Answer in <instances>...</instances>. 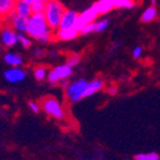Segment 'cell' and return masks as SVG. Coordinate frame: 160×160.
I'll return each instance as SVG.
<instances>
[{
	"instance_id": "12",
	"label": "cell",
	"mask_w": 160,
	"mask_h": 160,
	"mask_svg": "<svg viewBox=\"0 0 160 160\" xmlns=\"http://www.w3.org/2000/svg\"><path fill=\"white\" fill-rule=\"evenodd\" d=\"M15 12L18 16H22L24 18H29L32 13V3L27 2L25 0H17L16 1V7H15Z\"/></svg>"
},
{
	"instance_id": "3",
	"label": "cell",
	"mask_w": 160,
	"mask_h": 160,
	"mask_svg": "<svg viewBox=\"0 0 160 160\" xmlns=\"http://www.w3.org/2000/svg\"><path fill=\"white\" fill-rule=\"evenodd\" d=\"M40 108L47 115L54 118L56 120H63L65 118L64 109L62 107L61 102L53 96H46L40 101Z\"/></svg>"
},
{
	"instance_id": "8",
	"label": "cell",
	"mask_w": 160,
	"mask_h": 160,
	"mask_svg": "<svg viewBox=\"0 0 160 160\" xmlns=\"http://www.w3.org/2000/svg\"><path fill=\"white\" fill-rule=\"evenodd\" d=\"M18 32L13 29L10 25H6L3 26L2 30H1V43L6 47H12L17 43H19L18 40Z\"/></svg>"
},
{
	"instance_id": "21",
	"label": "cell",
	"mask_w": 160,
	"mask_h": 160,
	"mask_svg": "<svg viewBox=\"0 0 160 160\" xmlns=\"http://www.w3.org/2000/svg\"><path fill=\"white\" fill-rule=\"evenodd\" d=\"M46 7V1L45 0H38L36 2H34L32 5V12L34 13H44V10H45Z\"/></svg>"
},
{
	"instance_id": "26",
	"label": "cell",
	"mask_w": 160,
	"mask_h": 160,
	"mask_svg": "<svg viewBox=\"0 0 160 160\" xmlns=\"http://www.w3.org/2000/svg\"><path fill=\"white\" fill-rule=\"evenodd\" d=\"M142 53H143V48H142L141 46H136V47L133 48V51H132V57L136 59L140 58Z\"/></svg>"
},
{
	"instance_id": "20",
	"label": "cell",
	"mask_w": 160,
	"mask_h": 160,
	"mask_svg": "<svg viewBox=\"0 0 160 160\" xmlns=\"http://www.w3.org/2000/svg\"><path fill=\"white\" fill-rule=\"evenodd\" d=\"M136 160H159L160 157L157 152H146V153H138L134 156Z\"/></svg>"
},
{
	"instance_id": "17",
	"label": "cell",
	"mask_w": 160,
	"mask_h": 160,
	"mask_svg": "<svg viewBox=\"0 0 160 160\" xmlns=\"http://www.w3.org/2000/svg\"><path fill=\"white\" fill-rule=\"evenodd\" d=\"M157 16H158L157 8H156V6L151 5L142 12L140 20H141L142 22H153L155 19H157Z\"/></svg>"
},
{
	"instance_id": "25",
	"label": "cell",
	"mask_w": 160,
	"mask_h": 160,
	"mask_svg": "<svg viewBox=\"0 0 160 160\" xmlns=\"http://www.w3.org/2000/svg\"><path fill=\"white\" fill-rule=\"evenodd\" d=\"M95 32V22H91V24L86 25L84 28L80 32V34L82 35H88V34H91V32Z\"/></svg>"
},
{
	"instance_id": "27",
	"label": "cell",
	"mask_w": 160,
	"mask_h": 160,
	"mask_svg": "<svg viewBox=\"0 0 160 160\" xmlns=\"http://www.w3.org/2000/svg\"><path fill=\"white\" fill-rule=\"evenodd\" d=\"M28 107H29V109L32 110V112L34 113H38L40 111V104H37L36 102H34V101H29L28 102Z\"/></svg>"
},
{
	"instance_id": "6",
	"label": "cell",
	"mask_w": 160,
	"mask_h": 160,
	"mask_svg": "<svg viewBox=\"0 0 160 160\" xmlns=\"http://www.w3.org/2000/svg\"><path fill=\"white\" fill-rule=\"evenodd\" d=\"M73 73V67L67 65L66 63L63 65H58V66L54 67L49 71L47 76L48 82L51 84H57V83L62 82V81L68 78Z\"/></svg>"
},
{
	"instance_id": "24",
	"label": "cell",
	"mask_w": 160,
	"mask_h": 160,
	"mask_svg": "<svg viewBox=\"0 0 160 160\" xmlns=\"http://www.w3.org/2000/svg\"><path fill=\"white\" fill-rule=\"evenodd\" d=\"M110 24V20L109 19H102L100 22H95V32H104V30L107 29L108 26Z\"/></svg>"
},
{
	"instance_id": "10",
	"label": "cell",
	"mask_w": 160,
	"mask_h": 160,
	"mask_svg": "<svg viewBox=\"0 0 160 160\" xmlns=\"http://www.w3.org/2000/svg\"><path fill=\"white\" fill-rule=\"evenodd\" d=\"M78 13L75 10L72 9H66L63 15V18H62L61 25H59V28L61 29H68V28H75V25H76V20H78ZM58 28V29H59Z\"/></svg>"
},
{
	"instance_id": "13",
	"label": "cell",
	"mask_w": 160,
	"mask_h": 160,
	"mask_svg": "<svg viewBox=\"0 0 160 160\" xmlns=\"http://www.w3.org/2000/svg\"><path fill=\"white\" fill-rule=\"evenodd\" d=\"M103 85H104L103 81L100 80V78H94L91 82H88L85 90V94H84L85 98H88V96L95 94L96 92L101 91L102 88H103Z\"/></svg>"
},
{
	"instance_id": "29",
	"label": "cell",
	"mask_w": 160,
	"mask_h": 160,
	"mask_svg": "<svg viewBox=\"0 0 160 160\" xmlns=\"http://www.w3.org/2000/svg\"><path fill=\"white\" fill-rule=\"evenodd\" d=\"M108 93L111 94V95L115 94V93H117V88H114V86H112V88H110L109 90H108Z\"/></svg>"
},
{
	"instance_id": "1",
	"label": "cell",
	"mask_w": 160,
	"mask_h": 160,
	"mask_svg": "<svg viewBox=\"0 0 160 160\" xmlns=\"http://www.w3.org/2000/svg\"><path fill=\"white\" fill-rule=\"evenodd\" d=\"M65 10L66 8L59 0H48L46 2L44 15L48 22V26L51 27V29H53L54 32H56L59 28Z\"/></svg>"
},
{
	"instance_id": "30",
	"label": "cell",
	"mask_w": 160,
	"mask_h": 160,
	"mask_svg": "<svg viewBox=\"0 0 160 160\" xmlns=\"http://www.w3.org/2000/svg\"><path fill=\"white\" fill-rule=\"evenodd\" d=\"M25 1H27V2H29V3H34V2H36V1H38V0H25Z\"/></svg>"
},
{
	"instance_id": "11",
	"label": "cell",
	"mask_w": 160,
	"mask_h": 160,
	"mask_svg": "<svg viewBox=\"0 0 160 160\" xmlns=\"http://www.w3.org/2000/svg\"><path fill=\"white\" fill-rule=\"evenodd\" d=\"M80 34L78 30L75 28H68V29H57L54 32V38L57 40H63V42H68V40L74 39L75 37H78V35Z\"/></svg>"
},
{
	"instance_id": "5",
	"label": "cell",
	"mask_w": 160,
	"mask_h": 160,
	"mask_svg": "<svg viewBox=\"0 0 160 160\" xmlns=\"http://www.w3.org/2000/svg\"><path fill=\"white\" fill-rule=\"evenodd\" d=\"M99 16H100V12H99V10H98V8H96V5L93 3V5L90 6V7H88V9H85L83 12L78 13L76 25H75V29L81 32L86 25L95 22V19Z\"/></svg>"
},
{
	"instance_id": "7",
	"label": "cell",
	"mask_w": 160,
	"mask_h": 160,
	"mask_svg": "<svg viewBox=\"0 0 160 160\" xmlns=\"http://www.w3.org/2000/svg\"><path fill=\"white\" fill-rule=\"evenodd\" d=\"M2 22H7L13 29L18 32H27L28 28V18H24L22 16H18L15 11L8 15L7 17L2 18Z\"/></svg>"
},
{
	"instance_id": "28",
	"label": "cell",
	"mask_w": 160,
	"mask_h": 160,
	"mask_svg": "<svg viewBox=\"0 0 160 160\" xmlns=\"http://www.w3.org/2000/svg\"><path fill=\"white\" fill-rule=\"evenodd\" d=\"M35 55H36V56H38V57H42L44 55V52L38 48V49H36V51H35Z\"/></svg>"
},
{
	"instance_id": "22",
	"label": "cell",
	"mask_w": 160,
	"mask_h": 160,
	"mask_svg": "<svg viewBox=\"0 0 160 160\" xmlns=\"http://www.w3.org/2000/svg\"><path fill=\"white\" fill-rule=\"evenodd\" d=\"M80 62H81L80 54L73 53V54H71V55H68V57H67V59H66V64L69 65L71 67H74L80 64Z\"/></svg>"
},
{
	"instance_id": "18",
	"label": "cell",
	"mask_w": 160,
	"mask_h": 160,
	"mask_svg": "<svg viewBox=\"0 0 160 160\" xmlns=\"http://www.w3.org/2000/svg\"><path fill=\"white\" fill-rule=\"evenodd\" d=\"M136 6V0H114V7L118 9H130Z\"/></svg>"
},
{
	"instance_id": "16",
	"label": "cell",
	"mask_w": 160,
	"mask_h": 160,
	"mask_svg": "<svg viewBox=\"0 0 160 160\" xmlns=\"http://www.w3.org/2000/svg\"><path fill=\"white\" fill-rule=\"evenodd\" d=\"M96 8L99 10L100 15H105L109 13L111 10L115 8L114 7V0H99L95 2Z\"/></svg>"
},
{
	"instance_id": "14",
	"label": "cell",
	"mask_w": 160,
	"mask_h": 160,
	"mask_svg": "<svg viewBox=\"0 0 160 160\" xmlns=\"http://www.w3.org/2000/svg\"><path fill=\"white\" fill-rule=\"evenodd\" d=\"M17 0H0V13L1 18H5L15 11Z\"/></svg>"
},
{
	"instance_id": "2",
	"label": "cell",
	"mask_w": 160,
	"mask_h": 160,
	"mask_svg": "<svg viewBox=\"0 0 160 160\" xmlns=\"http://www.w3.org/2000/svg\"><path fill=\"white\" fill-rule=\"evenodd\" d=\"M49 30H53V29H51V27L48 26L46 17L43 12L32 13V16L28 18V28H27L26 34L29 37L38 39L42 35L49 32Z\"/></svg>"
},
{
	"instance_id": "9",
	"label": "cell",
	"mask_w": 160,
	"mask_h": 160,
	"mask_svg": "<svg viewBox=\"0 0 160 160\" xmlns=\"http://www.w3.org/2000/svg\"><path fill=\"white\" fill-rule=\"evenodd\" d=\"M3 78L9 83H19L26 78V72L20 67H10L3 72Z\"/></svg>"
},
{
	"instance_id": "19",
	"label": "cell",
	"mask_w": 160,
	"mask_h": 160,
	"mask_svg": "<svg viewBox=\"0 0 160 160\" xmlns=\"http://www.w3.org/2000/svg\"><path fill=\"white\" fill-rule=\"evenodd\" d=\"M49 71L46 66H37L34 69V76L37 81H43L45 78L48 76Z\"/></svg>"
},
{
	"instance_id": "15",
	"label": "cell",
	"mask_w": 160,
	"mask_h": 160,
	"mask_svg": "<svg viewBox=\"0 0 160 160\" xmlns=\"http://www.w3.org/2000/svg\"><path fill=\"white\" fill-rule=\"evenodd\" d=\"M3 61H5L6 64L11 67H18L22 64V56L16 53H11V52H8L3 55Z\"/></svg>"
},
{
	"instance_id": "23",
	"label": "cell",
	"mask_w": 160,
	"mask_h": 160,
	"mask_svg": "<svg viewBox=\"0 0 160 160\" xmlns=\"http://www.w3.org/2000/svg\"><path fill=\"white\" fill-rule=\"evenodd\" d=\"M18 40L20 45L24 48H29L32 45V40H30L28 35H25V32H19L18 34Z\"/></svg>"
},
{
	"instance_id": "4",
	"label": "cell",
	"mask_w": 160,
	"mask_h": 160,
	"mask_svg": "<svg viewBox=\"0 0 160 160\" xmlns=\"http://www.w3.org/2000/svg\"><path fill=\"white\" fill-rule=\"evenodd\" d=\"M88 81L84 80V78H81V80H76L73 83L68 84L66 88H65V96L69 102L75 103V102H78L85 98V90L86 86H88Z\"/></svg>"
}]
</instances>
